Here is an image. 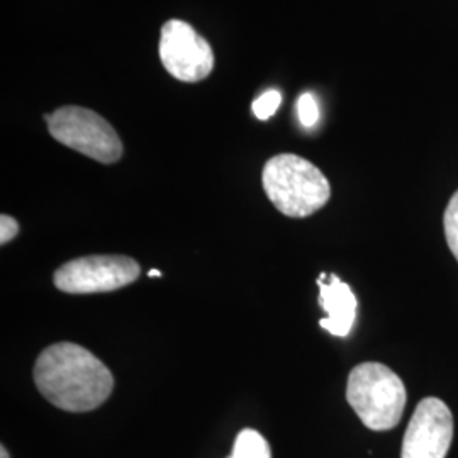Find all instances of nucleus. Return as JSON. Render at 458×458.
<instances>
[{"instance_id": "obj_15", "label": "nucleus", "mask_w": 458, "mask_h": 458, "mask_svg": "<svg viewBox=\"0 0 458 458\" xmlns=\"http://www.w3.org/2000/svg\"><path fill=\"white\" fill-rule=\"evenodd\" d=\"M0 458H9V454H7L5 446H0Z\"/></svg>"}, {"instance_id": "obj_11", "label": "nucleus", "mask_w": 458, "mask_h": 458, "mask_svg": "<svg viewBox=\"0 0 458 458\" xmlns=\"http://www.w3.org/2000/svg\"><path fill=\"white\" fill-rule=\"evenodd\" d=\"M280 104H282V94L278 90H267L260 98L253 100L251 109H253V114L257 115L260 121H267L277 113Z\"/></svg>"}, {"instance_id": "obj_7", "label": "nucleus", "mask_w": 458, "mask_h": 458, "mask_svg": "<svg viewBox=\"0 0 458 458\" xmlns=\"http://www.w3.org/2000/svg\"><path fill=\"white\" fill-rule=\"evenodd\" d=\"M452 440V411L440 399L426 397L411 418L401 458H446Z\"/></svg>"}, {"instance_id": "obj_8", "label": "nucleus", "mask_w": 458, "mask_h": 458, "mask_svg": "<svg viewBox=\"0 0 458 458\" xmlns=\"http://www.w3.org/2000/svg\"><path fill=\"white\" fill-rule=\"evenodd\" d=\"M319 302L327 316L319 321L321 327L333 336L344 338L350 335L357 319V297L350 285L342 282L335 274H321L318 278Z\"/></svg>"}, {"instance_id": "obj_6", "label": "nucleus", "mask_w": 458, "mask_h": 458, "mask_svg": "<svg viewBox=\"0 0 458 458\" xmlns=\"http://www.w3.org/2000/svg\"><path fill=\"white\" fill-rule=\"evenodd\" d=\"M158 49L165 70L181 82H202L213 73V48L189 22L166 21L162 26Z\"/></svg>"}, {"instance_id": "obj_13", "label": "nucleus", "mask_w": 458, "mask_h": 458, "mask_svg": "<svg viewBox=\"0 0 458 458\" xmlns=\"http://www.w3.org/2000/svg\"><path fill=\"white\" fill-rule=\"evenodd\" d=\"M19 233V223L14 217L2 214L0 216V243L7 245L9 242H13Z\"/></svg>"}, {"instance_id": "obj_9", "label": "nucleus", "mask_w": 458, "mask_h": 458, "mask_svg": "<svg viewBox=\"0 0 458 458\" xmlns=\"http://www.w3.org/2000/svg\"><path fill=\"white\" fill-rule=\"evenodd\" d=\"M228 458H272L270 445L257 429L246 428L238 433Z\"/></svg>"}, {"instance_id": "obj_4", "label": "nucleus", "mask_w": 458, "mask_h": 458, "mask_svg": "<svg viewBox=\"0 0 458 458\" xmlns=\"http://www.w3.org/2000/svg\"><path fill=\"white\" fill-rule=\"evenodd\" d=\"M45 119L49 134L58 143L96 162L111 165L123 157V143L114 128L102 115L87 107L65 106L45 115Z\"/></svg>"}, {"instance_id": "obj_5", "label": "nucleus", "mask_w": 458, "mask_h": 458, "mask_svg": "<svg viewBox=\"0 0 458 458\" xmlns=\"http://www.w3.org/2000/svg\"><path fill=\"white\" fill-rule=\"evenodd\" d=\"M141 268L124 255H90L62 265L55 276V287L66 294L113 293L136 282Z\"/></svg>"}, {"instance_id": "obj_2", "label": "nucleus", "mask_w": 458, "mask_h": 458, "mask_svg": "<svg viewBox=\"0 0 458 458\" xmlns=\"http://www.w3.org/2000/svg\"><path fill=\"white\" fill-rule=\"evenodd\" d=\"M262 183L276 209L289 217H308L318 213L331 197L325 174L293 153L270 158L263 166Z\"/></svg>"}, {"instance_id": "obj_14", "label": "nucleus", "mask_w": 458, "mask_h": 458, "mask_svg": "<svg viewBox=\"0 0 458 458\" xmlns=\"http://www.w3.org/2000/svg\"><path fill=\"white\" fill-rule=\"evenodd\" d=\"M148 276H149V277H162V272H158V270H149Z\"/></svg>"}, {"instance_id": "obj_12", "label": "nucleus", "mask_w": 458, "mask_h": 458, "mask_svg": "<svg viewBox=\"0 0 458 458\" xmlns=\"http://www.w3.org/2000/svg\"><path fill=\"white\" fill-rule=\"evenodd\" d=\"M297 114L304 128H312L319 121V106L311 92H304L297 100Z\"/></svg>"}, {"instance_id": "obj_1", "label": "nucleus", "mask_w": 458, "mask_h": 458, "mask_svg": "<svg viewBox=\"0 0 458 458\" xmlns=\"http://www.w3.org/2000/svg\"><path fill=\"white\" fill-rule=\"evenodd\" d=\"M38 391L58 410L87 412L102 406L114 389V377L81 344L62 342L41 352L34 363Z\"/></svg>"}, {"instance_id": "obj_3", "label": "nucleus", "mask_w": 458, "mask_h": 458, "mask_svg": "<svg viewBox=\"0 0 458 458\" xmlns=\"http://www.w3.org/2000/svg\"><path fill=\"white\" fill-rule=\"evenodd\" d=\"M406 399L401 377L382 363H360L348 377L346 401L361 423L374 431H387L399 425Z\"/></svg>"}, {"instance_id": "obj_10", "label": "nucleus", "mask_w": 458, "mask_h": 458, "mask_svg": "<svg viewBox=\"0 0 458 458\" xmlns=\"http://www.w3.org/2000/svg\"><path fill=\"white\" fill-rule=\"evenodd\" d=\"M443 226H445L446 243L458 262V191L452 196L446 206V211L443 216Z\"/></svg>"}]
</instances>
